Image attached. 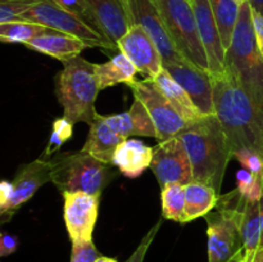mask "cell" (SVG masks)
<instances>
[{"mask_svg":"<svg viewBox=\"0 0 263 262\" xmlns=\"http://www.w3.org/2000/svg\"><path fill=\"white\" fill-rule=\"evenodd\" d=\"M215 115L228 136L231 153L251 148L263 153V115L229 73L212 76Z\"/></svg>","mask_w":263,"mask_h":262,"instance_id":"obj_1","label":"cell"},{"mask_svg":"<svg viewBox=\"0 0 263 262\" xmlns=\"http://www.w3.org/2000/svg\"><path fill=\"white\" fill-rule=\"evenodd\" d=\"M177 136L189 154L194 181L211 185L220 194L233 153L217 116L204 115L192 121Z\"/></svg>","mask_w":263,"mask_h":262,"instance_id":"obj_2","label":"cell"},{"mask_svg":"<svg viewBox=\"0 0 263 262\" xmlns=\"http://www.w3.org/2000/svg\"><path fill=\"white\" fill-rule=\"evenodd\" d=\"M225 66L263 115V55L257 44L253 13L248 2L240 7L233 41L226 50Z\"/></svg>","mask_w":263,"mask_h":262,"instance_id":"obj_3","label":"cell"},{"mask_svg":"<svg viewBox=\"0 0 263 262\" xmlns=\"http://www.w3.org/2000/svg\"><path fill=\"white\" fill-rule=\"evenodd\" d=\"M63 63L55 77V95L63 107V116L72 123L91 125L97 117L95 100L100 91L94 63L79 55Z\"/></svg>","mask_w":263,"mask_h":262,"instance_id":"obj_4","label":"cell"},{"mask_svg":"<svg viewBox=\"0 0 263 262\" xmlns=\"http://www.w3.org/2000/svg\"><path fill=\"white\" fill-rule=\"evenodd\" d=\"M51 182L64 193L102 194L104 188L117 176L112 164L94 158L84 151L54 154L49 158Z\"/></svg>","mask_w":263,"mask_h":262,"instance_id":"obj_5","label":"cell"},{"mask_svg":"<svg viewBox=\"0 0 263 262\" xmlns=\"http://www.w3.org/2000/svg\"><path fill=\"white\" fill-rule=\"evenodd\" d=\"M167 31L186 61L210 71L207 54L200 40L197 18L190 0H156Z\"/></svg>","mask_w":263,"mask_h":262,"instance_id":"obj_6","label":"cell"},{"mask_svg":"<svg viewBox=\"0 0 263 262\" xmlns=\"http://www.w3.org/2000/svg\"><path fill=\"white\" fill-rule=\"evenodd\" d=\"M18 21L39 23L45 27L68 33L84 41L89 48L108 49V50L118 49L99 31L87 25L79 15L61 7L54 0H41L36 3L32 8L23 13Z\"/></svg>","mask_w":263,"mask_h":262,"instance_id":"obj_7","label":"cell"},{"mask_svg":"<svg viewBox=\"0 0 263 262\" xmlns=\"http://www.w3.org/2000/svg\"><path fill=\"white\" fill-rule=\"evenodd\" d=\"M134 98L144 104L157 130L158 141L168 140L179 135L187 122L175 109L170 100L161 92L152 79L133 81L127 84Z\"/></svg>","mask_w":263,"mask_h":262,"instance_id":"obj_8","label":"cell"},{"mask_svg":"<svg viewBox=\"0 0 263 262\" xmlns=\"http://www.w3.org/2000/svg\"><path fill=\"white\" fill-rule=\"evenodd\" d=\"M151 170L161 188L175 182L187 185L194 181L189 154L179 136L159 141L158 145L154 148Z\"/></svg>","mask_w":263,"mask_h":262,"instance_id":"obj_9","label":"cell"},{"mask_svg":"<svg viewBox=\"0 0 263 262\" xmlns=\"http://www.w3.org/2000/svg\"><path fill=\"white\" fill-rule=\"evenodd\" d=\"M131 25H140L151 35L163 58V64L185 59L172 41L156 0H123Z\"/></svg>","mask_w":263,"mask_h":262,"instance_id":"obj_10","label":"cell"},{"mask_svg":"<svg viewBox=\"0 0 263 262\" xmlns=\"http://www.w3.org/2000/svg\"><path fill=\"white\" fill-rule=\"evenodd\" d=\"M63 216L71 241L92 240L99 212L100 194L64 193Z\"/></svg>","mask_w":263,"mask_h":262,"instance_id":"obj_11","label":"cell"},{"mask_svg":"<svg viewBox=\"0 0 263 262\" xmlns=\"http://www.w3.org/2000/svg\"><path fill=\"white\" fill-rule=\"evenodd\" d=\"M117 48L127 55L139 73L145 79L153 80L163 69V58L158 46L140 25L131 26L117 41Z\"/></svg>","mask_w":263,"mask_h":262,"instance_id":"obj_12","label":"cell"},{"mask_svg":"<svg viewBox=\"0 0 263 262\" xmlns=\"http://www.w3.org/2000/svg\"><path fill=\"white\" fill-rule=\"evenodd\" d=\"M163 67L186 90L203 115H215L213 80L210 71L199 68L186 59L163 64Z\"/></svg>","mask_w":263,"mask_h":262,"instance_id":"obj_13","label":"cell"},{"mask_svg":"<svg viewBox=\"0 0 263 262\" xmlns=\"http://www.w3.org/2000/svg\"><path fill=\"white\" fill-rule=\"evenodd\" d=\"M190 3L197 18L200 40L207 54L211 76L225 73L226 50L221 40L217 23L213 17L210 0H190Z\"/></svg>","mask_w":263,"mask_h":262,"instance_id":"obj_14","label":"cell"},{"mask_svg":"<svg viewBox=\"0 0 263 262\" xmlns=\"http://www.w3.org/2000/svg\"><path fill=\"white\" fill-rule=\"evenodd\" d=\"M100 32L117 46V41L130 30L131 20L123 0H84Z\"/></svg>","mask_w":263,"mask_h":262,"instance_id":"obj_15","label":"cell"},{"mask_svg":"<svg viewBox=\"0 0 263 262\" xmlns=\"http://www.w3.org/2000/svg\"><path fill=\"white\" fill-rule=\"evenodd\" d=\"M51 181L49 159L39 158L30 163L22 164L18 169L13 184V197L10 202L9 216L12 217L15 211L35 195V193L46 182Z\"/></svg>","mask_w":263,"mask_h":262,"instance_id":"obj_16","label":"cell"},{"mask_svg":"<svg viewBox=\"0 0 263 262\" xmlns=\"http://www.w3.org/2000/svg\"><path fill=\"white\" fill-rule=\"evenodd\" d=\"M25 46L33 51L53 57L61 62H66L74 57H79L82 50L89 48L80 39L68 35V33L61 32V31L53 30V28H48L45 32L26 43Z\"/></svg>","mask_w":263,"mask_h":262,"instance_id":"obj_17","label":"cell"},{"mask_svg":"<svg viewBox=\"0 0 263 262\" xmlns=\"http://www.w3.org/2000/svg\"><path fill=\"white\" fill-rule=\"evenodd\" d=\"M154 148H151L139 139H126L116 149L113 166L130 179L139 177L153 161Z\"/></svg>","mask_w":263,"mask_h":262,"instance_id":"obj_18","label":"cell"},{"mask_svg":"<svg viewBox=\"0 0 263 262\" xmlns=\"http://www.w3.org/2000/svg\"><path fill=\"white\" fill-rule=\"evenodd\" d=\"M105 121L116 134L128 139L130 136H148L157 138V130L144 104L135 99L130 110L120 115L105 116Z\"/></svg>","mask_w":263,"mask_h":262,"instance_id":"obj_19","label":"cell"},{"mask_svg":"<svg viewBox=\"0 0 263 262\" xmlns=\"http://www.w3.org/2000/svg\"><path fill=\"white\" fill-rule=\"evenodd\" d=\"M126 139H123L110 128V126L105 121V116L98 113L95 120L90 125L86 143L84 144L81 151L86 152L94 158L99 159L100 162L113 166L116 149Z\"/></svg>","mask_w":263,"mask_h":262,"instance_id":"obj_20","label":"cell"},{"mask_svg":"<svg viewBox=\"0 0 263 262\" xmlns=\"http://www.w3.org/2000/svg\"><path fill=\"white\" fill-rule=\"evenodd\" d=\"M153 81L157 85V87L161 90L162 94L170 100V103L174 105L175 109L181 115V117L187 123L204 116L198 109V107L194 104V102H193L190 95L186 92V90L170 74V72L164 67L154 77Z\"/></svg>","mask_w":263,"mask_h":262,"instance_id":"obj_21","label":"cell"},{"mask_svg":"<svg viewBox=\"0 0 263 262\" xmlns=\"http://www.w3.org/2000/svg\"><path fill=\"white\" fill-rule=\"evenodd\" d=\"M240 234L244 257H252L263 244V198L256 202H246L241 213Z\"/></svg>","mask_w":263,"mask_h":262,"instance_id":"obj_22","label":"cell"},{"mask_svg":"<svg viewBox=\"0 0 263 262\" xmlns=\"http://www.w3.org/2000/svg\"><path fill=\"white\" fill-rule=\"evenodd\" d=\"M94 69L100 90L118 84H130L135 81V74L138 73L133 62L121 51L105 63H94Z\"/></svg>","mask_w":263,"mask_h":262,"instance_id":"obj_23","label":"cell"},{"mask_svg":"<svg viewBox=\"0 0 263 262\" xmlns=\"http://www.w3.org/2000/svg\"><path fill=\"white\" fill-rule=\"evenodd\" d=\"M218 194L211 185L199 181H192L185 185L186 200V222L199 217H205L212 212L218 203Z\"/></svg>","mask_w":263,"mask_h":262,"instance_id":"obj_24","label":"cell"},{"mask_svg":"<svg viewBox=\"0 0 263 262\" xmlns=\"http://www.w3.org/2000/svg\"><path fill=\"white\" fill-rule=\"evenodd\" d=\"M210 3L213 17L220 31L223 48L228 50L233 41V35L236 23H238L239 14H240L241 4H239L235 0H210Z\"/></svg>","mask_w":263,"mask_h":262,"instance_id":"obj_25","label":"cell"},{"mask_svg":"<svg viewBox=\"0 0 263 262\" xmlns=\"http://www.w3.org/2000/svg\"><path fill=\"white\" fill-rule=\"evenodd\" d=\"M162 216L167 220L186 223V200H185V185L167 184L161 188Z\"/></svg>","mask_w":263,"mask_h":262,"instance_id":"obj_26","label":"cell"},{"mask_svg":"<svg viewBox=\"0 0 263 262\" xmlns=\"http://www.w3.org/2000/svg\"><path fill=\"white\" fill-rule=\"evenodd\" d=\"M49 27L26 21H14V22L0 23V41L3 43L23 44L31 41L36 36L45 32Z\"/></svg>","mask_w":263,"mask_h":262,"instance_id":"obj_27","label":"cell"},{"mask_svg":"<svg viewBox=\"0 0 263 262\" xmlns=\"http://www.w3.org/2000/svg\"><path fill=\"white\" fill-rule=\"evenodd\" d=\"M73 136V123L67 120L66 117L55 118L53 122V133L49 138L48 145H46L45 152L41 156V158L49 159L54 156L55 152H58L62 148L66 141Z\"/></svg>","mask_w":263,"mask_h":262,"instance_id":"obj_28","label":"cell"},{"mask_svg":"<svg viewBox=\"0 0 263 262\" xmlns=\"http://www.w3.org/2000/svg\"><path fill=\"white\" fill-rule=\"evenodd\" d=\"M236 181H238L236 189L246 200L256 202L263 198V179L261 176L252 174L246 169H241L236 174Z\"/></svg>","mask_w":263,"mask_h":262,"instance_id":"obj_29","label":"cell"},{"mask_svg":"<svg viewBox=\"0 0 263 262\" xmlns=\"http://www.w3.org/2000/svg\"><path fill=\"white\" fill-rule=\"evenodd\" d=\"M41 0H0V23L14 22Z\"/></svg>","mask_w":263,"mask_h":262,"instance_id":"obj_30","label":"cell"},{"mask_svg":"<svg viewBox=\"0 0 263 262\" xmlns=\"http://www.w3.org/2000/svg\"><path fill=\"white\" fill-rule=\"evenodd\" d=\"M233 158L238 159L243 169L248 170L263 179V156L258 151L251 148H241L233 154Z\"/></svg>","mask_w":263,"mask_h":262,"instance_id":"obj_31","label":"cell"},{"mask_svg":"<svg viewBox=\"0 0 263 262\" xmlns=\"http://www.w3.org/2000/svg\"><path fill=\"white\" fill-rule=\"evenodd\" d=\"M100 257L92 240L72 241L71 262H95Z\"/></svg>","mask_w":263,"mask_h":262,"instance_id":"obj_32","label":"cell"},{"mask_svg":"<svg viewBox=\"0 0 263 262\" xmlns=\"http://www.w3.org/2000/svg\"><path fill=\"white\" fill-rule=\"evenodd\" d=\"M54 2L58 3L61 7L66 8V9L69 10V12L74 13L76 15H79V17L81 18V20H84L87 25H90L92 28H95L97 31H99V28H98L97 23H95L94 18H92L90 10L87 9V7H86V4L84 3V0H54Z\"/></svg>","mask_w":263,"mask_h":262,"instance_id":"obj_33","label":"cell"},{"mask_svg":"<svg viewBox=\"0 0 263 262\" xmlns=\"http://www.w3.org/2000/svg\"><path fill=\"white\" fill-rule=\"evenodd\" d=\"M159 228H161V221H158V222L156 223V226H153V228L151 229V231H149V233L144 236L143 240H141L140 244L138 246V248L135 249V252L131 254L130 258H128L126 262H144L146 252H148L152 241L154 240V236H156V234L158 233Z\"/></svg>","mask_w":263,"mask_h":262,"instance_id":"obj_34","label":"cell"},{"mask_svg":"<svg viewBox=\"0 0 263 262\" xmlns=\"http://www.w3.org/2000/svg\"><path fill=\"white\" fill-rule=\"evenodd\" d=\"M18 248L17 236L10 235V234L2 233L0 236V256L7 257L9 254L14 253Z\"/></svg>","mask_w":263,"mask_h":262,"instance_id":"obj_35","label":"cell"},{"mask_svg":"<svg viewBox=\"0 0 263 262\" xmlns=\"http://www.w3.org/2000/svg\"><path fill=\"white\" fill-rule=\"evenodd\" d=\"M253 13V26H254V33H256L257 44H258V48L261 50L263 55V15L259 14V13L254 12Z\"/></svg>","mask_w":263,"mask_h":262,"instance_id":"obj_36","label":"cell"},{"mask_svg":"<svg viewBox=\"0 0 263 262\" xmlns=\"http://www.w3.org/2000/svg\"><path fill=\"white\" fill-rule=\"evenodd\" d=\"M243 262H263V244L252 257H244Z\"/></svg>","mask_w":263,"mask_h":262,"instance_id":"obj_37","label":"cell"},{"mask_svg":"<svg viewBox=\"0 0 263 262\" xmlns=\"http://www.w3.org/2000/svg\"><path fill=\"white\" fill-rule=\"evenodd\" d=\"M248 3L252 7V10L263 15V0H248Z\"/></svg>","mask_w":263,"mask_h":262,"instance_id":"obj_38","label":"cell"},{"mask_svg":"<svg viewBox=\"0 0 263 262\" xmlns=\"http://www.w3.org/2000/svg\"><path fill=\"white\" fill-rule=\"evenodd\" d=\"M243 261H244V249H243V251L239 252V253L236 254V256L234 257V258L231 259V261H229V262H243Z\"/></svg>","mask_w":263,"mask_h":262,"instance_id":"obj_39","label":"cell"},{"mask_svg":"<svg viewBox=\"0 0 263 262\" xmlns=\"http://www.w3.org/2000/svg\"><path fill=\"white\" fill-rule=\"evenodd\" d=\"M95 262H118V261H117V259H115V258H110V257L100 256L99 258H98Z\"/></svg>","mask_w":263,"mask_h":262,"instance_id":"obj_40","label":"cell"},{"mask_svg":"<svg viewBox=\"0 0 263 262\" xmlns=\"http://www.w3.org/2000/svg\"><path fill=\"white\" fill-rule=\"evenodd\" d=\"M235 2H238V3H239V4H243V3L248 2V0H235Z\"/></svg>","mask_w":263,"mask_h":262,"instance_id":"obj_41","label":"cell"},{"mask_svg":"<svg viewBox=\"0 0 263 262\" xmlns=\"http://www.w3.org/2000/svg\"><path fill=\"white\" fill-rule=\"evenodd\" d=\"M262 156H263V153H262Z\"/></svg>","mask_w":263,"mask_h":262,"instance_id":"obj_42","label":"cell"}]
</instances>
